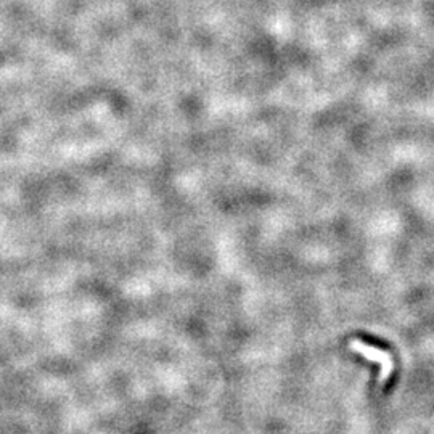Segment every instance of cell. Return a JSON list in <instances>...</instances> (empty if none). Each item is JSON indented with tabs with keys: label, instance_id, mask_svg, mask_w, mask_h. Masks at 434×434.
<instances>
[{
	"label": "cell",
	"instance_id": "6da1fadb",
	"mask_svg": "<svg viewBox=\"0 0 434 434\" xmlns=\"http://www.w3.org/2000/svg\"><path fill=\"white\" fill-rule=\"evenodd\" d=\"M349 346H351V349L354 351V353L364 355L365 359L373 360V362H378V364H380V367H381V370H380V381L381 383H384L389 377H391V372L394 369V365H393L391 355H389L386 351L373 348V346H369V344H365V343H362V341H357V339H354V341H351Z\"/></svg>",
	"mask_w": 434,
	"mask_h": 434
}]
</instances>
